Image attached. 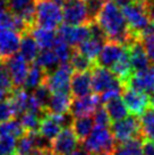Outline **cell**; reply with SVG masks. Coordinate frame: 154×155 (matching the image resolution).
I'll return each mask as SVG.
<instances>
[{
  "label": "cell",
  "instance_id": "cell-1",
  "mask_svg": "<svg viewBox=\"0 0 154 155\" xmlns=\"http://www.w3.org/2000/svg\"><path fill=\"white\" fill-rule=\"evenodd\" d=\"M94 21L105 34L107 40L127 45L129 42L136 39L129 31L121 8L116 4L115 0L104 1Z\"/></svg>",
  "mask_w": 154,
  "mask_h": 155
},
{
  "label": "cell",
  "instance_id": "cell-2",
  "mask_svg": "<svg viewBox=\"0 0 154 155\" xmlns=\"http://www.w3.org/2000/svg\"><path fill=\"white\" fill-rule=\"evenodd\" d=\"M34 25L56 30L62 24L61 5L53 0H34Z\"/></svg>",
  "mask_w": 154,
  "mask_h": 155
},
{
  "label": "cell",
  "instance_id": "cell-3",
  "mask_svg": "<svg viewBox=\"0 0 154 155\" xmlns=\"http://www.w3.org/2000/svg\"><path fill=\"white\" fill-rule=\"evenodd\" d=\"M120 8L127 22L129 31L136 39H139L141 34L151 23L143 0H132L130 2L121 6Z\"/></svg>",
  "mask_w": 154,
  "mask_h": 155
},
{
  "label": "cell",
  "instance_id": "cell-4",
  "mask_svg": "<svg viewBox=\"0 0 154 155\" xmlns=\"http://www.w3.org/2000/svg\"><path fill=\"white\" fill-rule=\"evenodd\" d=\"M117 142L108 127L95 126L91 134L83 140V147L91 154L96 155L104 152L115 151Z\"/></svg>",
  "mask_w": 154,
  "mask_h": 155
},
{
  "label": "cell",
  "instance_id": "cell-5",
  "mask_svg": "<svg viewBox=\"0 0 154 155\" xmlns=\"http://www.w3.org/2000/svg\"><path fill=\"white\" fill-rule=\"evenodd\" d=\"M73 73V68L68 62L60 64L55 70L47 73L44 84L51 93H69Z\"/></svg>",
  "mask_w": 154,
  "mask_h": 155
},
{
  "label": "cell",
  "instance_id": "cell-6",
  "mask_svg": "<svg viewBox=\"0 0 154 155\" xmlns=\"http://www.w3.org/2000/svg\"><path fill=\"white\" fill-rule=\"evenodd\" d=\"M111 133L115 137L117 144L126 142L128 139L142 136L141 121L137 116L130 114L120 119V120L111 122Z\"/></svg>",
  "mask_w": 154,
  "mask_h": 155
},
{
  "label": "cell",
  "instance_id": "cell-7",
  "mask_svg": "<svg viewBox=\"0 0 154 155\" xmlns=\"http://www.w3.org/2000/svg\"><path fill=\"white\" fill-rule=\"evenodd\" d=\"M62 22L68 25H85L91 21L84 0H67L61 5Z\"/></svg>",
  "mask_w": 154,
  "mask_h": 155
},
{
  "label": "cell",
  "instance_id": "cell-8",
  "mask_svg": "<svg viewBox=\"0 0 154 155\" xmlns=\"http://www.w3.org/2000/svg\"><path fill=\"white\" fill-rule=\"evenodd\" d=\"M91 70H92L91 71L92 91L95 92L96 94H101L102 92L109 90L111 87L122 85V83L120 82L119 79L112 74V71L110 69L98 66L95 64V66Z\"/></svg>",
  "mask_w": 154,
  "mask_h": 155
},
{
  "label": "cell",
  "instance_id": "cell-9",
  "mask_svg": "<svg viewBox=\"0 0 154 155\" xmlns=\"http://www.w3.org/2000/svg\"><path fill=\"white\" fill-rule=\"evenodd\" d=\"M121 99L127 107V110L130 114L139 117L142 116L147 108L151 107L150 95L133 90L130 87H125L121 94Z\"/></svg>",
  "mask_w": 154,
  "mask_h": 155
},
{
  "label": "cell",
  "instance_id": "cell-10",
  "mask_svg": "<svg viewBox=\"0 0 154 155\" xmlns=\"http://www.w3.org/2000/svg\"><path fill=\"white\" fill-rule=\"evenodd\" d=\"M2 61L5 62V65L8 69L9 75L12 77L14 88L23 87L28 68H30V65H28L30 62L26 61L21 53H17V52Z\"/></svg>",
  "mask_w": 154,
  "mask_h": 155
},
{
  "label": "cell",
  "instance_id": "cell-11",
  "mask_svg": "<svg viewBox=\"0 0 154 155\" xmlns=\"http://www.w3.org/2000/svg\"><path fill=\"white\" fill-rule=\"evenodd\" d=\"M125 87H130L150 95L154 91V64L143 70L133 71L125 83Z\"/></svg>",
  "mask_w": 154,
  "mask_h": 155
},
{
  "label": "cell",
  "instance_id": "cell-12",
  "mask_svg": "<svg viewBox=\"0 0 154 155\" xmlns=\"http://www.w3.org/2000/svg\"><path fill=\"white\" fill-rule=\"evenodd\" d=\"M81 142L78 140L72 127H66L51 140V150L59 155H68L78 148Z\"/></svg>",
  "mask_w": 154,
  "mask_h": 155
},
{
  "label": "cell",
  "instance_id": "cell-13",
  "mask_svg": "<svg viewBox=\"0 0 154 155\" xmlns=\"http://www.w3.org/2000/svg\"><path fill=\"white\" fill-rule=\"evenodd\" d=\"M126 50H127V48L125 44L108 40L105 41V43L103 44L99 56L96 57L95 64L98 66L110 69L116 61H118L122 57Z\"/></svg>",
  "mask_w": 154,
  "mask_h": 155
},
{
  "label": "cell",
  "instance_id": "cell-14",
  "mask_svg": "<svg viewBox=\"0 0 154 155\" xmlns=\"http://www.w3.org/2000/svg\"><path fill=\"white\" fill-rule=\"evenodd\" d=\"M58 33L61 39H64L70 47H77L83 41L91 38V31L89 24L85 25H68L61 24L58 27Z\"/></svg>",
  "mask_w": 154,
  "mask_h": 155
},
{
  "label": "cell",
  "instance_id": "cell-15",
  "mask_svg": "<svg viewBox=\"0 0 154 155\" xmlns=\"http://www.w3.org/2000/svg\"><path fill=\"white\" fill-rule=\"evenodd\" d=\"M100 97L95 94H87L79 97H73L69 113L73 116V118L84 116H92L95 109L100 105Z\"/></svg>",
  "mask_w": 154,
  "mask_h": 155
},
{
  "label": "cell",
  "instance_id": "cell-16",
  "mask_svg": "<svg viewBox=\"0 0 154 155\" xmlns=\"http://www.w3.org/2000/svg\"><path fill=\"white\" fill-rule=\"evenodd\" d=\"M22 34L12 28L0 30V59L5 60L19 49Z\"/></svg>",
  "mask_w": 154,
  "mask_h": 155
},
{
  "label": "cell",
  "instance_id": "cell-17",
  "mask_svg": "<svg viewBox=\"0 0 154 155\" xmlns=\"http://www.w3.org/2000/svg\"><path fill=\"white\" fill-rule=\"evenodd\" d=\"M128 50L129 60L133 68V71H138L147 68L151 65V61L147 57L145 49L142 44V41L139 39H135L132 42H129L127 45Z\"/></svg>",
  "mask_w": 154,
  "mask_h": 155
},
{
  "label": "cell",
  "instance_id": "cell-18",
  "mask_svg": "<svg viewBox=\"0 0 154 155\" xmlns=\"http://www.w3.org/2000/svg\"><path fill=\"white\" fill-rule=\"evenodd\" d=\"M92 83H91L90 71H74L70 79V94L73 97H79L91 93Z\"/></svg>",
  "mask_w": 154,
  "mask_h": 155
},
{
  "label": "cell",
  "instance_id": "cell-19",
  "mask_svg": "<svg viewBox=\"0 0 154 155\" xmlns=\"http://www.w3.org/2000/svg\"><path fill=\"white\" fill-rule=\"evenodd\" d=\"M73 96L69 93H51L49 102L45 108L47 113L52 114H62L69 112Z\"/></svg>",
  "mask_w": 154,
  "mask_h": 155
},
{
  "label": "cell",
  "instance_id": "cell-20",
  "mask_svg": "<svg viewBox=\"0 0 154 155\" xmlns=\"http://www.w3.org/2000/svg\"><path fill=\"white\" fill-rule=\"evenodd\" d=\"M28 32L33 36L35 42L38 43L40 50L41 49H51L57 38V33L55 32V30H50V28H45V27H41V26H32Z\"/></svg>",
  "mask_w": 154,
  "mask_h": 155
},
{
  "label": "cell",
  "instance_id": "cell-21",
  "mask_svg": "<svg viewBox=\"0 0 154 155\" xmlns=\"http://www.w3.org/2000/svg\"><path fill=\"white\" fill-rule=\"evenodd\" d=\"M61 129H62V127L58 122L56 117L51 113H45L41 118L38 131L40 135H42L43 137H45L49 140H52L60 133Z\"/></svg>",
  "mask_w": 154,
  "mask_h": 155
},
{
  "label": "cell",
  "instance_id": "cell-22",
  "mask_svg": "<svg viewBox=\"0 0 154 155\" xmlns=\"http://www.w3.org/2000/svg\"><path fill=\"white\" fill-rule=\"evenodd\" d=\"M18 51L26 61L33 62L35 60V58L40 51V48H38V43L35 42V40L33 39V36L31 35L30 32H26V33L22 34Z\"/></svg>",
  "mask_w": 154,
  "mask_h": 155
},
{
  "label": "cell",
  "instance_id": "cell-23",
  "mask_svg": "<svg viewBox=\"0 0 154 155\" xmlns=\"http://www.w3.org/2000/svg\"><path fill=\"white\" fill-rule=\"evenodd\" d=\"M110 70H111L112 74L119 79L120 82L122 83V85L125 86V83L127 82L129 76L133 74V68H132L129 56H128V50H126V52L122 54V57L120 58L119 60L116 61L115 64L111 66Z\"/></svg>",
  "mask_w": 154,
  "mask_h": 155
},
{
  "label": "cell",
  "instance_id": "cell-24",
  "mask_svg": "<svg viewBox=\"0 0 154 155\" xmlns=\"http://www.w3.org/2000/svg\"><path fill=\"white\" fill-rule=\"evenodd\" d=\"M72 129L74 130L75 135L77 136L79 142H83L89 135L91 134L92 129L94 128V120L92 116H84L74 118L72 124Z\"/></svg>",
  "mask_w": 154,
  "mask_h": 155
},
{
  "label": "cell",
  "instance_id": "cell-25",
  "mask_svg": "<svg viewBox=\"0 0 154 155\" xmlns=\"http://www.w3.org/2000/svg\"><path fill=\"white\" fill-rule=\"evenodd\" d=\"M45 76H47V73L40 66L36 65L35 62H33L30 66V68H28L23 88H25L27 91H33L38 86L44 84Z\"/></svg>",
  "mask_w": 154,
  "mask_h": 155
},
{
  "label": "cell",
  "instance_id": "cell-26",
  "mask_svg": "<svg viewBox=\"0 0 154 155\" xmlns=\"http://www.w3.org/2000/svg\"><path fill=\"white\" fill-rule=\"evenodd\" d=\"M33 62L40 66L45 73L55 70L60 65L58 57L51 49H41Z\"/></svg>",
  "mask_w": 154,
  "mask_h": 155
},
{
  "label": "cell",
  "instance_id": "cell-27",
  "mask_svg": "<svg viewBox=\"0 0 154 155\" xmlns=\"http://www.w3.org/2000/svg\"><path fill=\"white\" fill-rule=\"evenodd\" d=\"M40 151L36 147L33 131H26L16 139V154L38 155Z\"/></svg>",
  "mask_w": 154,
  "mask_h": 155
},
{
  "label": "cell",
  "instance_id": "cell-28",
  "mask_svg": "<svg viewBox=\"0 0 154 155\" xmlns=\"http://www.w3.org/2000/svg\"><path fill=\"white\" fill-rule=\"evenodd\" d=\"M104 43H105V41H102V40L91 36L87 40H85L82 43L78 44L77 47H75V49L78 52H81L82 54L90 58L91 60L95 61L96 57L99 56V53H100Z\"/></svg>",
  "mask_w": 154,
  "mask_h": 155
},
{
  "label": "cell",
  "instance_id": "cell-29",
  "mask_svg": "<svg viewBox=\"0 0 154 155\" xmlns=\"http://www.w3.org/2000/svg\"><path fill=\"white\" fill-rule=\"evenodd\" d=\"M103 107L107 110L111 121L120 120V119H122V118H125V117H127L129 114L127 107L124 103L121 96L109 100L105 103H103Z\"/></svg>",
  "mask_w": 154,
  "mask_h": 155
},
{
  "label": "cell",
  "instance_id": "cell-30",
  "mask_svg": "<svg viewBox=\"0 0 154 155\" xmlns=\"http://www.w3.org/2000/svg\"><path fill=\"white\" fill-rule=\"evenodd\" d=\"M144 137H138L128 139L126 142L118 143L116 145V148L113 151L115 155H143L142 153V143Z\"/></svg>",
  "mask_w": 154,
  "mask_h": 155
},
{
  "label": "cell",
  "instance_id": "cell-31",
  "mask_svg": "<svg viewBox=\"0 0 154 155\" xmlns=\"http://www.w3.org/2000/svg\"><path fill=\"white\" fill-rule=\"evenodd\" d=\"M68 64L72 66L74 71H91V69L95 66V61L91 60L90 58L82 54L81 52H78L74 48Z\"/></svg>",
  "mask_w": 154,
  "mask_h": 155
},
{
  "label": "cell",
  "instance_id": "cell-32",
  "mask_svg": "<svg viewBox=\"0 0 154 155\" xmlns=\"http://www.w3.org/2000/svg\"><path fill=\"white\" fill-rule=\"evenodd\" d=\"M141 133L144 138L154 140V107L151 105L141 116Z\"/></svg>",
  "mask_w": 154,
  "mask_h": 155
},
{
  "label": "cell",
  "instance_id": "cell-33",
  "mask_svg": "<svg viewBox=\"0 0 154 155\" xmlns=\"http://www.w3.org/2000/svg\"><path fill=\"white\" fill-rule=\"evenodd\" d=\"M52 50L57 54L60 64H67L73 53L74 48L70 47L64 39H61L59 35L57 34V38L52 45Z\"/></svg>",
  "mask_w": 154,
  "mask_h": 155
},
{
  "label": "cell",
  "instance_id": "cell-34",
  "mask_svg": "<svg viewBox=\"0 0 154 155\" xmlns=\"http://www.w3.org/2000/svg\"><path fill=\"white\" fill-rule=\"evenodd\" d=\"M24 133H26V131L23 128L21 121L18 119L12 118V119L0 124V136L9 135V136H14V137L18 138Z\"/></svg>",
  "mask_w": 154,
  "mask_h": 155
},
{
  "label": "cell",
  "instance_id": "cell-35",
  "mask_svg": "<svg viewBox=\"0 0 154 155\" xmlns=\"http://www.w3.org/2000/svg\"><path fill=\"white\" fill-rule=\"evenodd\" d=\"M42 117L35 112L26 111L19 116V121L25 131H38Z\"/></svg>",
  "mask_w": 154,
  "mask_h": 155
},
{
  "label": "cell",
  "instance_id": "cell-36",
  "mask_svg": "<svg viewBox=\"0 0 154 155\" xmlns=\"http://www.w3.org/2000/svg\"><path fill=\"white\" fill-rule=\"evenodd\" d=\"M16 139L9 135L0 136V155H16Z\"/></svg>",
  "mask_w": 154,
  "mask_h": 155
},
{
  "label": "cell",
  "instance_id": "cell-37",
  "mask_svg": "<svg viewBox=\"0 0 154 155\" xmlns=\"http://www.w3.org/2000/svg\"><path fill=\"white\" fill-rule=\"evenodd\" d=\"M14 22H15V15L7 8L6 5H0V30L2 28L14 30Z\"/></svg>",
  "mask_w": 154,
  "mask_h": 155
},
{
  "label": "cell",
  "instance_id": "cell-38",
  "mask_svg": "<svg viewBox=\"0 0 154 155\" xmlns=\"http://www.w3.org/2000/svg\"><path fill=\"white\" fill-rule=\"evenodd\" d=\"M33 96H34L36 101H38L40 105L44 109V111H45V108H47V104L49 102V99H50V96H51V92L50 90L47 87L45 84H42V85H40L38 86L36 88L33 90ZM47 113V112H45Z\"/></svg>",
  "mask_w": 154,
  "mask_h": 155
},
{
  "label": "cell",
  "instance_id": "cell-39",
  "mask_svg": "<svg viewBox=\"0 0 154 155\" xmlns=\"http://www.w3.org/2000/svg\"><path fill=\"white\" fill-rule=\"evenodd\" d=\"M93 120L96 126H102V127H109L112 122L104 107H100V105L93 112Z\"/></svg>",
  "mask_w": 154,
  "mask_h": 155
},
{
  "label": "cell",
  "instance_id": "cell-40",
  "mask_svg": "<svg viewBox=\"0 0 154 155\" xmlns=\"http://www.w3.org/2000/svg\"><path fill=\"white\" fill-rule=\"evenodd\" d=\"M0 87L8 92H12L14 88L12 77H10L8 69L2 60H0Z\"/></svg>",
  "mask_w": 154,
  "mask_h": 155
},
{
  "label": "cell",
  "instance_id": "cell-41",
  "mask_svg": "<svg viewBox=\"0 0 154 155\" xmlns=\"http://www.w3.org/2000/svg\"><path fill=\"white\" fill-rule=\"evenodd\" d=\"M84 1H85V6H86L89 18H90L91 22H93L95 19V17L98 16L99 12L102 8V6L105 0H84Z\"/></svg>",
  "mask_w": 154,
  "mask_h": 155
},
{
  "label": "cell",
  "instance_id": "cell-42",
  "mask_svg": "<svg viewBox=\"0 0 154 155\" xmlns=\"http://www.w3.org/2000/svg\"><path fill=\"white\" fill-rule=\"evenodd\" d=\"M14 111L12 105L9 103L8 99L0 101V124L14 118Z\"/></svg>",
  "mask_w": 154,
  "mask_h": 155
},
{
  "label": "cell",
  "instance_id": "cell-43",
  "mask_svg": "<svg viewBox=\"0 0 154 155\" xmlns=\"http://www.w3.org/2000/svg\"><path fill=\"white\" fill-rule=\"evenodd\" d=\"M32 2H34V0H7V8L13 14H18Z\"/></svg>",
  "mask_w": 154,
  "mask_h": 155
},
{
  "label": "cell",
  "instance_id": "cell-44",
  "mask_svg": "<svg viewBox=\"0 0 154 155\" xmlns=\"http://www.w3.org/2000/svg\"><path fill=\"white\" fill-rule=\"evenodd\" d=\"M142 153L143 155H154V140L144 138L142 143Z\"/></svg>",
  "mask_w": 154,
  "mask_h": 155
},
{
  "label": "cell",
  "instance_id": "cell-45",
  "mask_svg": "<svg viewBox=\"0 0 154 155\" xmlns=\"http://www.w3.org/2000/svg\"><path fill=\"white\" fill-rule=\"evenodd\" d=\"M68 155H93V154H91L89 151H86L85 148L83 147V148H81V147H78V148H76L74 152H72L70 154Z\"/></svg>",
  "mask_w": 154,
  "mask_h": 155
},
{
  "label": "cell",
  "instance_id": "cell-46",
  "mask_svg": "<svg viewBox=\"0 0 154 155\" xmlns=\"http://www.w3.org/2000/svg\"><path fill=\"white\" fill-rule=\"evenodd\" d=\"M9 93H10V92H8V91H6V90H4V88H1V87H0V101H4V100L7 99Z\"/></svg>",
  "mask_w": 154,
  "mask_h": 155
},
{
  "label": "cell",
  "instance_id": "cell-47",
  "mask_svg": "<svg viewBox=\"0 0 154 155\" xmlns=\"http://www.w3.org/2000/svg\"><path fill=\"white\" fill-rule=\"evenodd\" d=\"M38 155H59V154H57L56 152H53L52 150H45V151H41Z\"/></svg>",
  "mask_w": 154,
  "mask_h": 155
},
{
  "label": "cell",
  "instance_id": "cell-48",
  "mask_svg": "<svg viewBox=\"0 0 154 155\" xmlns=\"http://www.w3.org/2000/svg\"><path fill=\"white\" fill-rule=\"evenodd\" d=\"M150 101H151V105L154 107V91L150 94Z\"/></svg>",
  "mask_w": 154,
  "mask_h": 155
},
{
  "label": "cell",
  "instance_id": "cell-49",
  "mask_svg": "<svg viewBox=\"0 0 154 155\" xmlns=\"http://www.w3.org/2000/svg\"><path fill=\"white\" fill-rule=\"evenodd\" d=\"M96 155H115L112 152H104V153H100V154H96Z\"/></svg>",
  "mask_w": 154,
  "mask_h": 155
},
{
  "label": "cell",
  "instance_id": "cell-50",
  "mask_svg": "<svg viewBox=\"0 0 154 155\" xmlns=\"http://www.w3.org/2000/svg\"><path fill=\"white\" fill-rule=\"evenodd\" d=\"M0 5H6L7 6V0H0Z\"/></svg>",
  "mask_w": 154,
  "mask_h": 155
},
{
  "label": "cell",
  "instance_id": "cell-51",
  "mask_svg": "<svg viewBox=\"0 0 154 155\" xmlns=\"http://www.w3.org/2000/svg\"><path fill=\"white\" fill-rule=\"evenodd\" d=\"M16 155H18V154H16Z\"/></svg>",
  "mask_w": 154,
  "mask_h": 155
},
{
  "label": "cell",
  "instance_id": "cell-52",
  "mask_svg": "<svg viewBox=\"0 0 154 155\" xmlns=\"http://www.w3.org/2000/svg\"><path fill=\"white\" fill-rule=\"evenodd\" d=\"M0 60H1V59H0Z\"/></svg>",
  "mask_w": 154,
  "mask_h": 155
}]
</instances>
